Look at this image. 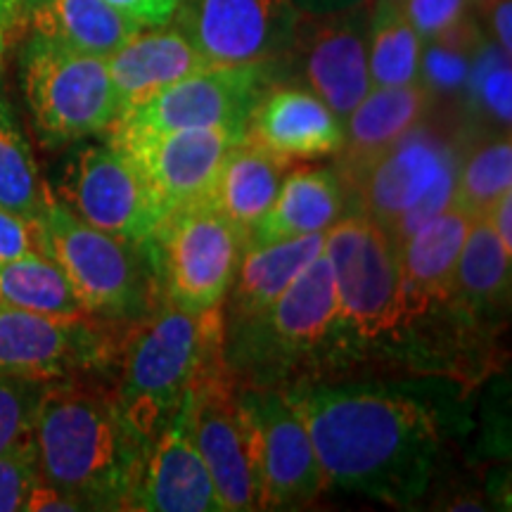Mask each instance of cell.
Listing matches in <instances>:
<instances>
[{
	"label": "cell",
	"instance_id": "obj_19",
	"mask_svg": "<svg viewBox=\"0 0 512 512\" xmlns=\"http://www.w3.org/2000/svg\"><path fill=\"white\" fill-rule=\"evenodd\" d=\"M126 510L223 512L219 494L192 437L185 403L152 441Z\"/></svg>",
	"mask_w": 512,
	"mask_h": 512
},
{
	"label": "cell",
	"instance_id": "obj_22",
	"mask_svg": "<svg viewBox=\"0 0 512 512\" xmlns=\"http://www.w3.org/2000/svg\"><path fill=\"white\" fill-rule=\"evenodd\" d=\"M323 245L325 233H313L304 238L245 247L233 285L223 299L226 332L259 318L287 290V285L323 254Z\"/></svg>",
	"mask_w": 512,
	"mask_h": 512
},
{
	"label": "cell",
	"instance_id": "obj_44",
	"mask_svg": "<svg viewBox=\"0 0 512 512\" xmlns=\"http://www.w3.org/2000/svg\"><path fill=\"white\" fill-rule=\"evenodd\" d=\"M384 3H401V0H384Z\"/></svg>",
	"mask_w": 512,
	"mask_h": 512
},
{
	"label": "cell",
	"instance_id": "obj_29",
	"mask_svg": "<svg viewBox=\"0 0 512 512\" xmlns=\"http://www.w3.org/2000/svg\"><path fill=\"white\" fill-rule=\"evenodd\" d=\"M510 264L512 252L503 247L489 221L477 216L460 249L451 294H463L472 306L498 304L508 294Z\"/></svg>",
	"mask_w": 512,
	"mask_h": 512
},
{
	"label": "cell",
	"instance_id": "obj_40",
	"mask_svg": "<svg viewBox=\"0 0 512 512\" xmlns=\"http://www.w3.org/2000/svg\"><path fill=\"white\" fill-rule=\"evenodd\" d=\"M489 38L505 53H512V0H479Z\"/></svg>",
	"mask_w": 512,
	"mask_h": 512
},
{
	"label": "cell",
	"instance_id": "obj_26",
	"mask_svg": "<svg viewBox=\"0 0 512 512\" xmlns=\"http://www.w3.org/2000/svg\"><path fill=\"white\" fill-rule=\"evenodd\" d=\"M292 164L294 162L275 157L264 147L254 145L252 140L242 138L240 143L230 147L223 159L207 202L223 219L233 223L247 242L278 197L280 185Z\"/></svg>",
	"mask_w": 512,
	"mask_h": 512
},
{
	"label": "cell",
	"instance_id": "obj_36",
	"mask_svg": "<svg viewBox=\"0 0 512 512\" xmlns=\"http://www.w3.org/2000/svg\"><path fill=\"white\" fill-rule=\"evenodd\" d=\"M470 5L472 0H401L403 15L408 17L422 41L470 17Z\"/></svg>",
	"mask_w": 512,
	"mask_h": 512
},
{
	"label": "cell",
	"instance_id": "obj_5",
	"mask_svg": "<svg viewBox=\"0 0 512 512\" xmlns=\"http://www.w3.org/2000/svg\"><path fill=\"white\" fill-rule=\"evenodd\" d=\"M458 152L446 133L420 121L366 164L339 176L356 211L373 219L396 242L451 207L456 197Z\"/></svg>",
	"mask_w": 512,
	"mask_h": 512
},
{
	"label": "cell",
	"instance_id": "obj_10",
	"mask_svg": "<svg viewBox=\"0 0 512 512\" xmlns=\"http://www.w3.org/2000/svg\"><path fill=\"white\" fill-rule=\"evenodd\" d=\"M266 86L264 67L202 69L121 110L107 131V140L131 145L183 128H245Z\"/></svg>",
	"mask_w": 512,
	"mask_h": 512
},
{
	"label": "cell",
	"instance_id": "obj_20",
	"mask_svg": "<svg viewBox=\"0 0 512 512\" xmlns=\"http://www.w3.org/2000/svg\"><path fill=\"white\" fill-rule=\"evenodd\" d=\"M475 219V214L453 200L451 207L399 245L406 325L427 313L434 302L451 297L460 249Z\"/></svg>",
	"mask_w": 512,
	"mask_h": 512
},
{
	"label": "cell",
	"instance_id": "obj_6",
	"mask_svg": "<svg viewBox=\"0 0 512 512\" xmlns=\"http://www.w3.org/2000/svg\"><path fill=\"white\" fill-rule=\"evenodd\" d=\"M22 86L46 147L102 136L119 114L105 57L76 53L38 36H31L22 55Z\"/></svg>",
	"mask_w": 512,
	"mask_h": 512
},
{
	"label": "cell",
	"instance_id": "obj_42",
	"mask_svg": "<svg viewBox=\"0 0 512 512\" xmlns=\"http://www.w3.org/2000/svg\"><path fill=\"white\" fill-rule=\"evenodd\" d=\"M22 19L24 0H0V67H3V57L10 46V38Z\"/></svg>",
	"mask_w": 512,
	"mask_h": 512
},
{
	"label": "cell",
	"instance_id": "obj_28",
	"mask_svg": "<svg viewBox=\"0 0 512 512\" xmlns=\"http://www.w3.org/2000/svg\"><path fill=\"white\" fill-rule=\"evenodd\" d=\"M422 38L401 3L373 0L368 12V72L373 86L418 83Z\"/></svg>",
	"mask_w": 512,
	"mask_h": 512
},
{
	"label": "cell",
	"instance_id": "obj_14",
	"mask_svg": "<svg viewBox=\"0 0 512 512\" xmlns=\"http://www.w3.org/2000/svg\"><path fill=\"white\" fill-rule=\"evenodd\" d=\"M294 17L292 0H178L171 24L209 67H266L283 55Z\"/></svg>",
	"mask_w": 512,
	"mask_h": 512
},
{
	"label": "cell",
	"instance_id": "obj_16",
	"mask_svg": "<svg viewBox=\"0 0 512 512\" xmlns=\"http://www.w3.org/2000/svg\"><path fill=\"white\" fill-rule=\"evenodd\" d=\"M339 323V304L332 268L320 254L287 285L268 309L242 328L226 332L228 337L247 342V356L280 354L297 358L325 342Z\"/></svg>",
	"mask_w": 512,
	"mask_h": 512
},
{
	"label": "cell",
	"instance_id": "obj_18",
	"mask_svg": "<svg viewBox=\"0 0 512 512\" xmlns=\"http://www.w3.org/2000/svg\"><path fill=\"white\" fill-rule=\"evenodd\" d=\"M245 138L287 162H311L342 150L344 121L309 88L268 83L249 112Z\"/></svg>",
	"mask_w": 512,
	"mask_h": 512
},
{
	"label": "cell",
	"instance_id": "obj_8",
	"mask_svg": "<svg viewBox=\"0 0 512 512\" xmlns=\"http://www.w3.org/2000/svg\"><path fill=\"white\" fill-rule=\"evenodd\" d=\"M323 254L335 278L339 323L363 339L406 328L399 247L373 219L344 214L325 233Z\"/></svg>",
	"mask_w": 512,
	"mask_h": 512
},
{
	"label": "cell",
	"instance_id": "obj_41",
	"mask_svg": "<svg viewBox=\"0 0 512 512\" xmlns=\"http://www.w3.org/2000/svg\"><path fill=\"white\" fill-rule=\"evenodd\" d=\"M482 216L494 228V233L503 242V247L512 252V192H505L501 200L491 204Z\"/></svg>",
	"mask_w": 512,
	"mask_h": 512
},
{
	"label": "cell",
	"instance_id": "obj_21",
	"mask_svg": "<svg viewBox=\"0 0 512 512\" xmlns=\"http://www.w3.org/2000/svg\"><path fill=\"white\" fill-rule=\"evenodd\" d=\"M119 112L171 83L209 69L200 50L174 24L140 29L117 53L107 57Z\"/></svg>",
	"mask_w": 512,
	"mask_h": 512
},
{
	"label": "cell",
	"instance_id": "obj_15",
	"mask_svg": "<svg viewBox=\"0 0 512 512\" xmlns=\"http://www.w3.org/2000/svg\"><path fill=\"white\" fill-rule=\"evenodd\" d=\"M259 430L264 510L302 508L328 489L306 422L287 389H245Z\"/></svg>",
	"mask_w": 512,
	"mask_h": 512
},
{
	"label": "cell",
	"instance_id": "obj_12",
	"mask_svg": "<svg viewBox=\"0 0 512 512\" xmlns=\"http://www.w3.org/2000/svg\"><path fill=\"white\" fill-rule=\"evenodd\" d=\"M124 325L0 304V373L62 380L112 368Z\"/></svg>",
	"mask_w": 512,
	"mask_h": 512
},
{
	"label": "cell",
	"instance_id": "obj_33",
	"mask_svg": "<svg viewBox=\"0 0 512 512\" xmlns=\"http://www.w3.org/2000/svg\"><path fill=\"white\" fill-rule=\"evenodd\" d=\"M465 98L479 114L494 121L498 131H510L512 121V67L510 53L498 48L491 38H482L470 76L465 83Z\"/></svg>",
	"mask_w": 512,
	"mask_h": 512
},
{
	"label": "cell",
	"instance_id": "obj_27",
	"mask_svg": "<svg viewBox=\"0 0 512 512\" xmlns=\"http://www.w3.org/2000/svg\"><path fill=\"white\" fill-rule=\"evenodd\" d=\"M0 304L48 316H88L62 268L41 252L0 264Z\"/></svg>",
	"mask_w": 512,
	"mask_h": 512
},
{
	"label": "cell",
	"instance_id": "obj_3",
	"mask_svg": "<svg viewBox=\"0 0 512 512\" xmlns=\"http://www.w3.org/2000/svg\"><path fill=\"white\" fill-rule=\"evenodd\" d=\"M124 332L114 351L117 375L110 389L136 432L152 446L200 377L226 361L223 306L185 311L164 304L128 323Z\"/></svg>",
	"mask_w": 512,
	"mask_h": 512
},
{
	"label": "cell",
	"instance_id": "obj_32",
	"mask_svg": "<svg viewBox=\"0 0 512 512\" xmlns=\"http://www.w3.org/2000/svg\"><path fill=\"white\" fill-rule=\"evenodd\" d=\"M482 38V29L470 17H465L456 27L422 41L418 81L430 91L432 98L463 95Z\"/></svg>",
	"mask_w": 512,
	"mask_h": 512
},
{
	"label": "cell",
	"instance_id": "obj_30",
	"mask_svg": "<svg viewBox=\"0 0 512 512\" xmlns=\"http://www.w3.org/2000/svg\"><path fill=\"white\" fill-rule=\"evenodd\" d=\"M48 195L22 128L8 102L0 100V207L36 221L46 209Z\"/></svg>",
	"mask_w": 512,
	"mask_h": 512
},
{
	"label": "cell",
	"instance_id": "obj_2",
	"mask_svg": "<svg viewBox=\"0 0 512 512\" xmlns=\"http://www.w3.org/2000/svg\"><path fill=\"white\" fill-rule=\"evenodd\" d=\"M34 444L41 477L88 510H126L150 451L112 389L81 377L48 382Z\"/></svg>",
	"mask_w": 512,
	"mask_h": 512
},
{
	"label": "cell",
	"instance_id": "obj_11",
	"mask_svg": "<svg viewBox=\"0 0 512 512\" xmlns=\"http://www.w3.org/2000/svg\"><path fill=\"white\" fill-rule=\"evenodd\" d=\"M55 197L88 226L131 242L152 240L166 216L136 159L110 140L69 159Z\"/></svg>",
	"mask_w": 512,
	"mask_h": 512
},
{
	"label": "cell",
	"instance_id": "obj_24",
	"mask_svg": "<svg viewBox=\"0 0 512 512\" xmlns=\"http://www.w3.org/2000/svg\"><path fill=\"white\" fill-rule=\"evenodd\" d=\"M432 95L422 83L408 86H373L344 119V145L337 174L347 176L370 157L411 131L432 105Z\"/></svg>",
	"mask_w": 512,
	"mask_h": 512
},
{
	"label": "cell",
	"instance_id": "obj_9",
	"mask_svg": "<svg viewBox=\"0 0 512 512\" xmlns=\"http://www.w3.org/2000/svg\"><path fill=\"white\" fill-rule=\"evenodd\" d=\"M164 304L185 311L223 306L247 242L209 202L174 209L152 235Z\"/></svg>",
	"mask_w": 512,
	"mask_h": 512
},
{
	"label": "cell",
	"instance_id": "obj_37",
	"mask_svg": "<svg viewBox=\"0 0 512 512\" xmlns=\"http://www.w3.org/2000/svg\"><path fill=\"white\" fill-rule=\"evenodd\" d=\"M31 252H41L36 221H29L15 211L0 207V264L22 259Z\"/></svg>",
	"mask_w": 512,
	"mask_h": 512
},
{
	"label": "cell",
	"instance_id": "obj_25",
	"mask_svg": "<svg viewBox=\"0 0 512 512\" xmlns=\"http://www.w3.org/2000/svg\"><path fill=\"white\" fill-rule=\"evenodd\" d=\"M24 12L34 36L105 60L145 29L107 0H24Z\"/></svg>",
	"mask_w": 512,
	"mask_h": 512
},
{
	"label": "cell",
	"instance_id": "obj_31",
	"mask_svg": "<svg viewBox=\"0 0 512 512\" xmlns=\"http://www.w3.org/2000/svg\"><path fill=\"white\" fill-rule=\"evenodd\" d=\"M505 192H512L510 131H494L458 159L453 200L470 214L482 216Z\"/></svg>",
	"mask_w": 512,
	"mask_h": 512
},
{
	"label": "cell",
	"instance_id": "obj_17",
	"mask_svg": "<svg viewBox=\"0 0 512 512\" xmlns=\"http://www.w3.org/2000/svg\"><path fill=\"white\" fill-rule=\"evenodd\" d=\"M245 138V128H183L131 145H119L136 159L166 214L207 202L228 150Z\"/></svg>",
	"mask_w": 512,
	"mask_h": 512
},
{
	"label": "cell",
	"instance_id": "obj_35",
	"mask_svg": "<svg viewBox=\"0 0 512 512\" xmlns=\"http://www.w3.org/2000/svg\"><path fill=\"white\" fill-rule=\"evenodd\" d=\"M41 477L38 472L34 439L22 446L0 453V512H17L24 508L31 484Z\"/></svg>",
	"mask_w": 512,
	"mask_h": 512
},
{
	"label": "cell",
	"instance_id": "obj_7",
	"mask_svg": "<svg viewBox=\"0 0 512 512\" xmlns=\"http://www.w3.org/2000/svg\"><path fill=\"white\" fill-rule=\"evenodd\" d=\"M185 411L223 512L264 510L259 430L228 361L200 377L185 399Z\"/></svg>",
	"mask_w": 512,
	"mask_h": 512
},
{
	"label": "cell",
	"instance_id": "obj_39",
	"mask_svg": "<svg viewBox=\"0 0 512 512\" xmlns=\"http://www.w3.org/2000/svg\"><path fill=\"white\" fill-rule=\"evenodd\" d=\"M107 3L131 15L143 27H164L174 19L178 0H107Z\"/></svg>",
	"mask_w": 512,
	"mask_h": 512
},
{
	"label": "cell",
	"instance_id": "obj_1",
	"mask_svg": "<svg viewBox=\"0 0 512 512\" xmlns=\"http://www.w3.org/2000/svg\"><path fill=\"white\" fill-rule=\"evenodd\" d=\"M328 486L408 505L430 486L439 456L434 415L411 396L366 387L287 389Z\"/></svg>",
	"mask_w": 512,
	"mask_h": 512
},
{
	"label": "cell",
	"instance_id": "obj_38",
	"mask_svg": "<svg viewBox=\"0 0 512 512\" xmlns=\"http://www.w3.org/2000/svg\"><path fill=\"white\" fill-rule=\"evenodd\" d=\"M27 512H76V510H88L86 503L81 498H76L69 491L60 489V486L46 482L43 477H38L31 484L24 508Z\"/></svg>",
	"mask_w": 512,
	"mask_h": 512
},
{
	"label": "cell",
	"instance_id": "obj_13",
	"mask_svg": "<svg viewBox=\"0 0 512 512\" xmlns=\"http://www.w3.org/2000/svg\"><path fill=\"white\" fill-rule=\"evenodd\" d=\"M297 10L283 55L297 64L304 88L347 119L373 83L368 72V10Z\"/></svg>",
	"mask_w": 512,
	"mask_h": 512
},
{
	"label": "cell",
	"instance_id": "obj_34",
	"mask_svg": "<svg viewBox=\"0 0 512 512\" xmlns=\"http://www.w3.org/2000/svg\"><path fill=\"white\" fill-rule=\"evenodd\" d=\"M50 380L0 373V453L34 439L38 406Z\"/></svg>",
	"mask_w": 512,
	"mask_h": 512
},
{
	"label": "cell",
	"instance_id": "obj_4",
	"mask_svg": "<svg viewBox=\"0 0 512 512\" xmlns=\"http://www.w3.org/2000/svg\"><path fill=\"white\" fill-rule=\"evenodd\" d=\"M36 226L41 252L62 268L88 316L128 325L164 306L152 240L131 242L102 233L53 192Z\"/></svg>",
	"mask_w": 512,
	"mask_h": 512
},
{
	"label": "cell",
	"instance_id": "obj_23",
	"mask_svg": "<svg viewBox=\"0 0 512 512\" xmlns=\"http://www.w3.org/2000/svg\"><path fill=\"white\" fill-rule=\"evenodd\" d=\"M347 214V190L337 171L323 166H292L278 197L249 235V245L328 233Z\"/></svg>",
	"mask_w": 512,
	"mask_h": 512
},
{
	"label": "cell",
	"instance_id": "obj_43",
	"mask_svg": "<svg viewBox=\"0 0 512 512\" xmlns=\"http://www.w3.org/2000/svg\"><path fill=\"white\" fill-rule=\"evenodd\" d=\"M294 8L304 12H339V10H354L366 8L373 0H292Z\"/></svg>",
	"mask_w": 512,
	"mask_h": 512
}]
</instances>
